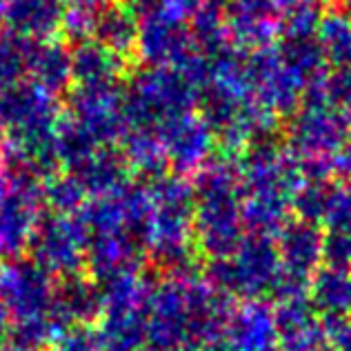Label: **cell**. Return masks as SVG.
<instances>
[{"instance_id": "cell-4", "label": "cell", "mask_w": 351, "mask_h": 351, "mask_svg": "<svg viewBox=\"0 0 351 351\" xmlns=\"http://www.w3.org/2000/svg\"><path fill=\"white\" fill-rule=\"evenodd\" d=\"M202 351H280L271 302H234L223 327Z\"/></svg>"}, {"instance_id": "cell-3", "label": "cell", "mask_w": 351, "mask_h": 351, "mask_svg": "<svg viewBox=\"0 0 351 351\" xmlns=\"http://www.w3.org/2000/svg\"><path fill=\"white\" fill-rule=\"evenodd\" d=\"M211 282L234 302H269L280 295L278 256L267 249H240L218 265Z\"/></svg>"}, {"instance_id": "cell-7", "label": "cell", "mask_w": 351, "mask_h": 351, "mask_svg": "<svg viewBox=\"0 0 351 351\" xmlns=\"http://www.w3.org/2000/svg\"><path fill=\"white\" fill-rule=\"evenodd\" d=\"M327 325V347L331 351H351V320L325 322Z\"/></svg>"}, {"instance_id": "cell-6", "label": "cell", "mask_w": 351, "mask_h": 351, "mask_svg": "<svg viewBox=\"0 0 351 351\" xmlns=\"http://www.w3.org/2000/svg\"><path fill=\"white\" fill-rule=\"evenodd\" d=\"M307 300L322 322L351 320V267H320L307 287Z\"/></svg>"}, {"instance_id": "cell-5", "label": "cell", "mask_w": 351, "mask_h": 351, "mask_svg": "<svg viewBox=\"0 0 351 351\" xmlns=\"http://www.w3.org/2000/svg\"><path fill=\"white\" fill-rule=\"evenodd\" d=\"M274 320L280 351H320L327 325L307 300V293H285L274 300Z\"/></svg>"}, {"instance_id": "cell-1", "label": "cell", "mask_w": 351, "mask_h": 351, "mask_svg": "<svg viewBox=\"0 0 351 351\" xmlns=\"http://www.w3.org/2000/svg\"><path fill=\"white\" fill-rule=\"evenodd\" d=\"M234 300L196 274H173L154 285L145 320L147 351H202L214 338Z\"/></svg>"}, {"instance_id": "cell-8", "label": "cell", "mask_w": 351, "mask_h": 351, "mask_svg": "<svg viewBox=\"0 0 351 351\" xmlns=\"http://www.w3.org/2000/svg\"><path fill=\"white\" fill-rule=\"evenodd\" d=\"M0 351H34V349L23 347V345H16V343H7L5 347H0Z\"/></svg>"}, {"instance_id": "cell-2", "label": "cell", "mask_w": 351, "mask_h": 351, "mask_svg": "<svg viewBox=\"0 0 351 351\" xmlns=\"http://www.w3.org/2000/svg\"><path fill=\"white\" fill-rule=\"evenodd\" d=\"M0 311L9 343L49 349L69 327L60 309V285L38 265L9 263L0 269Z\"/></svg>"}, {"instance_id": "cell-9", "label": "cell", "mask_w": 351, "mask_h": 351, "mask_svg": "<svg viewBox=\"0 0 351 351\" xmlns=\"http://www.w3.org/2000/svg\"><path fill=\"white\" fill-rule=\"evenodd\" d=\"M320 351H331V349H329V347H327V343H325V347H322Z\"/></svg>"}]
</instances>
